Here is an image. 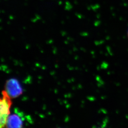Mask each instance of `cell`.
Masks as SVG:
<instances>
[{
    "mask_svg": "<svg viewBox=\"0 0 128 128\" xmlns=\"http://www.w3.org/2000/svg\"><path fill=\"white\" fill-rule=\"evenodd\" d=\"M6 91L10 98L18 97L22 93V89L19 81L15 78L10 79L6 82Z\"/></svg>",
    "mask_w": 128,
    "mask_h": 128,
    "instance_id": "6da1fadb",
    "label": "cell"
},
{
    "mask_svg": "<svg viewBox=\"0 0 128 128\" xmlns=\"http://www.w3.org/2000/svg\"><path fill=\"white\" fill-rule=\"evenodd\" d=\"M2 98L0 102V115H9L10 114V108L11 105L10 98L8 94L6 91L2 92Z\"/></svg>",
    "mask_w": 128,
    "mask_h": 128,
    "instance_id": "7a4b0ae2",
    "label": "cell"
},
{
    "mask_svg": "<svg viewBox=\"0 0 128 128\" xmlns=\"http://www.w3.org/2000/svg\"><path fill=\"white\" fill-rule=\"evenodd\" d=\"M20 112V114H13L8 116L6 123L7 128H21L23 125V119L22 116L23 115Z\"/></svg>",
    "mask_w": 128,
    "mask_h": 128,
    "instance_id": "3957f363",
    "label": "cell"
},
{
    "mask_svg": "<svg viewBox=\"0 0 128 128\" xmlns=\"http://www.w3.org/2000/svg\"><path fill=\"white\" fill-rule=\"evenodd\" d=\"M66 5L64 7V9L66 11H70L73 8V6L69 1H66L65 2Z\"/></svg>",
    "mask_w": 128,
    "mask_h": 128,
    "instance_id": "277c9868",
    "label": "cell"
},
{
    "mask_svg": "<svg viewBox=\"0 0 128 128\" xmlns=\"http://www.w3.org/2000/svg\"><path fill=\"white\" fill-rule=\"evenodd\" d=\"M38 20V19L35 17V18H32L31 19V21L32 22H33V23L36 22Z\"/></svg>",
    "mask_w": 128,
    "mask_h": 128,
    "instance_id": "5b68a950",
    "label": "cell"
},
{
    "mask_svg": "<svg viewBox=\"0 0 128 128\" xmlns=\"http://www.w3.org/2000/svg\"><path fill=\"white\" fill-rule=\"evenodd\" d=\"M35 17L37 19H38V20H40L41 19V17L40 16V15L38 14H35Z\"/></svg>",
    "mask_w": 128,
    "mask_h": 128,
    "instance_id": "8992f818",
    "label": "cell"
},
{
    "mask_svg": "<svg viewBox=\"0 0 128 128\" xmlns=\"http://www.w3.org/2000/svg\"><path fill=\"white\" fill-rule=\"evenodd\" d=\"M75 14V16H77L78 18L80 19V18H82V16H81V14H78L77 12H76Z\"/></svg>",
    "mask_w": 128,
    "mask_h": 128,
    "instance_id": "52a82bcc",
    "label": "cell"
},
{
    "mask_svg": "<svg viewBox=\"0 0 128 128\" xmlns=\"http://www.w3.org/2000/svg\"><path fill=\"white\" fill-rule=\"evenodd\" d=\"M61 34H62V35L63 36H64L65 35H66V32L65 31H61Z\"/></svg>",
    "mask_w": 128,
    "mask_h": 128,
    "instance_id": "ba28073f",
    "label": "cell"
},
{
    "mask_svg": "<svg viewBox=\"0 0 128 128\" xmlns=\"http://www.w3.org/2000/svg\"><path fill=\"white\" fill-rule=\"evenodd\" d=\"M9 19L10 20H14V17L12 15H10V16H9Z\"/></svg>",
    "mask_w": 128,
    "mask_h": 128,
    "instance_id": "9c48e42d",
    "label": "cell"
},
{
    "mask_svg": "<svg viewBox=\"0 0 128 128\" xmlns=\"http://www.w3.org/2000/svg\"><path fill=\"white\" fill-rule=\"evenodd\" d=\"M58 5L59 6H60V5H62V4H63V2H62V1H58Z\"/></svg>",
    "mask_w": 128,
    "mask_h": 128,
    "instance_id": "30bf717a",
    "label": "cell"
},
{
    "mask_svg": "<svg viewBox=\"0 0 128 128\" xmlns=\"http://www.w3.org/2000/svg\"><path fill=\"white\" fill-rule=\"evenodd\" d=\"M74 4H75V5H77L78 4V1H77L76 0H75L74 1Z\"/></svg>",
    "mask_w": 128,
    "mask_h": 128,
    "instance_id": "8fae6325",
    "label": "cell"
},
{
    "mask_svg": "<svg viewBox=\"0 0 128 128\" xmlns=\"http://www.w3.org/2000/svg\"><path fill=\"white\" fill-rule=\"evenodd\" d=\"M0 12H1V13H2V14H4L5 12V11L4 10H0Z\"/></svg>",
    "mask_w": 128,
    "mask_h": 128,
    "instance_id": "7c38bea8",
    "label": "cell"
},
{
    "mask_svg": "<svg viewBox=\"0 0 128 128\" xmlns=\"http://www.w3.org/2000/svg\"><path fill=\"white\" fill-rule=\"evenodd\" d=\"M61 23H62V24H64L65 22H64V21H62V22H61Z\"/></svg>",
    "mask_w": 128,
    "mask_h": 128,
    "instance_id": "4fadbf2b",
    "label": "cell"
},
{
    "mask_svg": "<svg viewBox=\"0 0 128 128\" xmlns=\"http://www.w3.org/2000/svg\"><path fill=\"white\" fill-rule=\"evenodd\" d=\"M7 24H10V22H9V21H8V22H7Z\"/></svg>",
    "mask_w": 128,
    "mask_h": 128,
    "instance_id": "5bb4252c",
    "label": "cell"
},
{
    "mask_svg": "<svg viewBox=\"0 0 128 128\" xmlns=\"http://www.w3.org/2000/svg\"><path fill=\"white\" fill-rule=\"evenodd\" d=\"M42 22L43 23H45V21L44 20H43L42 21Z\"/></svg>",
    "mask_w": 128,
    "mask_h": 128,
    "instance_id": "9a60e30c",
    "label": "cell"
},
{
    "mask_svg": "<svg viewBox=\"0 0 128 128\" xmlns=\"http://www.w3.org/2000/svg\"><path fill=\"white\" fill-rule=\"evenodd\" d=\"M0 22H2V19H1V18H0Z\"/></svg>",
    "mask_w": 128,
    "mask_h": 128,
    "instance_id": "2e32d148",
    "label": "cell"
},
{
    "mask_svg": "<svg viewBox=\"0 0 128 128\" xmlns=\"http://www.w3.org/2000/svg\"><path fill=\"white\" fill-rule=\"evenodd\" d=\"M66 18H68V19H69V17H68V16H67Z\"/></svg>",
    "mask_w": 128,
    "mask_h": 128,
    "instance_id": "e0dca14e",
    "label": "cell"
},
{
    "mask_svg": "<svg viewBox=\"0 0 128 128\" xmlns=\"http://www.w3.org/2000/svg\"><path fill=\"white\" fill-rule=\"evenodd\" d=\"M24 5H25L26 6V5H28V4H24Z\"/></svg>",
    "mask_w": 128,
    "mask_h": 128,
    "instance_id": "ac0fdd59",
    "label": "cell"
},
{
    "mask_svg": "<svg viewBox=\"0 0 128 128\" xmlns=\"http://www.w3.org/2000/svg\"><path fill=\"white\" fill-rule=\"evenodd\" d=\"M23 28H24V29H26V28L24 27H23Z\"/></svg>",
    "mask_w": 128,
    "mask_h": 128,
    "instance_id": "d6986e66",
    "label": "cell"
},
{
    "mask_svg": "<svg viewBox=\"0 0 128 128\" xmlns=\"http://www.w3.org/2000/svg\"><path fill=\"white\" fill-rule=\"evenodd\" d=\"M41 0V1H43V0Z\"/></svg>",
    "mask_w": 128,
    "mask_h": 128,
    "instance_id": "ffe728a7",
    "label": "cell"
},
{
    "mask_svg": "<svg viewBox=\"0 0 128 128\" xmlns=\"http://www.w3.org/2000/svg\"></svg>",
    "mask_w": 128,
    "mask_h": 128,
    "instance_id": "44dd1931",
    "label": "cell"
}]
</instances>
